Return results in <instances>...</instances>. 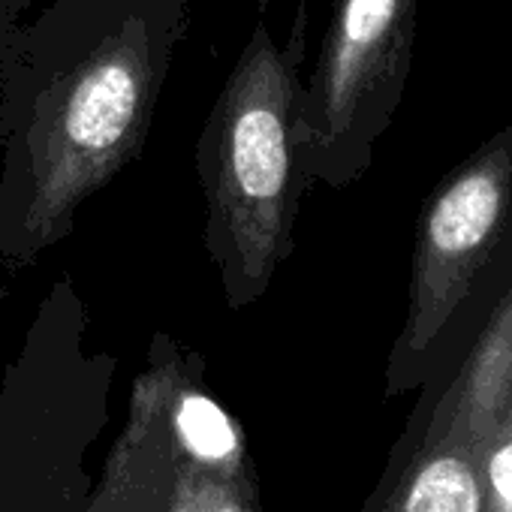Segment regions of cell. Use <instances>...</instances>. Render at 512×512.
Here are the masks:
<instances>
[{"instance_id": "cell-1", "label": "cell", "mask_w": 512, "mask_h": 512, "mask_svg": "<svg viewBox=\"0 0 512 512\" xmlns=\"http://www.w3.org/2000/svg\"><path fill=\"white\" fill-rule=\"evenodd\" d=\"M184 0H49L0 73V263L31 269L145 148Z\"/></svg>"}, {"instance_id": "cell-4", "label": "cell", "mask_w": 512, "mask_h": 512, "mask_svg": "<svg viewBox=\"0 0 512 512\" xmlns=\"http://www.w3.org/2000/svg\"><path fill=\"white\" fill-rule=\"evenodd\" d=\"M419 0H335L299 100V157L311 184L344 190L374 163L413 64Z\"/></svg>"}, {"instance_id": "cell-6", "label": "cell", "mask_w": 512, "mask_h": 512, "mask_svg": "<svg viewBox=\"0 0 512 512\" xmlns=\"http://www.w3.org/2000/svg\"><path fill=\"white\" fill-rule=\"evenodd\" d=\"M175 428L184 440V446L205 458L220 461L232 455L235 449V431L226 419V413L202 392H184L175 410Z\"/></svg>"}, {"instance_id": "cell-3", "label": "cell", "mask_w": 512, "mask_h": 512, "mask_svg": "<svg viewBox=\"0 0 512 512\" xmlns=\"http://www.w3.org/2000/svg\"><path fill=\"white\" fill-rule=\"evenodd\" d=\"M512 287V124L425 196L416 220L407 317L392 371L416 380L470 350Z\"/></svg>"}, {"instance_id": "cell-5", "label": "cell", "mask_w": 512, "mask_h": 512, "mask_svg": "<svg viewBox=\"0 0 512 512\" xmlns=\"http://www.w3.org/2000/svg\"><path fill=\"white\" fill-rule=\"evenodd\" d=\"M482 458L485 449L434 410L428 446L404 482L398 512H485Z\"/></svg>"}, {"instance_id": "cell-7", "label": "cell", "mask_w": 512, "mask_h": 512, "mask_svg": "<svg viewBox=\"0 0 512 512\" xmlns=\"http://www.w3.org/2000/svg\"><path fill=\"white\" fill-rule=\"evenodd\" d=\"M485 512H512V395L482 458Z\"/></svg>"}, {"instance_id": "cell-9", "label": "cell", "mask_w": 512, "mask_h": 512, "mask_svg": "<svg viewBox=\"0 0 512 512\" xmlns=\"http://www.w3.org/2000/svg\"><path fill=\"white\" fill-rule=\"evenodd\" d=\"M16 34V28H10V25H4L0 22V73H4V52H7V46H10V37Z\"/></svg>"}, {"instance_id": "cell-2", "label": "cell", "mask_w": 512, "mask_h": 512, "mask_svg": "<svg viewBox=\"0 0 512 512\" xmlns=\"http://www.w3.org/2000/svg\"><path fill=\"white\" fill-rule=\"evenodd\" d=\"M305 28L287 49L260 22L238 52L196 139L205 196V250L232 308L260 299L296 250V220L311 178L299 157Z\"/></svg>"}, {"instance_id": "cell-8", "label": "cell", "mask_w": 512, "mask_h": 512, "mask_svg": "<svg viewBox=\"0 0 512 512\" xmlns=\"http://www.w3.org/2000/svg\"><path fill=\"white\" fill-rule=\"evenodd\" d=\"M31 0H0V22L10 25V28H19L22 22V13Z\"/></svg>"}]
</instances>
